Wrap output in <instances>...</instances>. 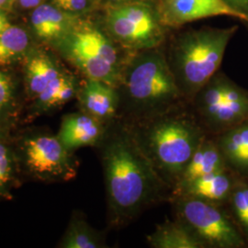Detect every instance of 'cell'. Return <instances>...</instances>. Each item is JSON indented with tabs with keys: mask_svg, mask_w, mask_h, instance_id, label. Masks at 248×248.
Instances as JSON below:
<instances>
[{
	"mask_svg": "<svg viewBox=\"0 0 248 248\" xmlns=\"http://www.w3.org/2000/svg\"><path fill=\"white\" fill-rule=\"evenodd\" d=\"M98 147L110 227H125L153 206L171 200V186L160 177L122 118L108 125Z\"/></svg>",
	"mask_w": 248,
	"mask_h": 248,
	"instance_id": "1",
	"label": "cell"
},
{
	"mask_svg": "<svg viewBox=\"0 0 248 248\" xmlns=\"http://www.w3.org/2000/svg\"><path fill=\"white\" fill-rule=\"evenodd\" d=\"M125 122L141 150L172 189L208 135L187 102L156 115Z\"/></svg>",
	"mask_w": 248,
	"mask_h": 248,
	"instance_id": "2",
	"label": "cell"
},
{
	"mask_svg": "<svg viewBox=\"0 0 248 248\" xmlns=\"http://www.w3.org/2000/svg\"><path fill=\"white\" fill-rule=\"evenodd\" d=\"M118 91L119 117L129 122L159 114L186 102L167 56L158 48L129 56Z\"/></svg>",
	"mask_w": 248,
	"mask_h": 248,
	"instance_id": "3",
	"label": "cell"
},
{
	"mask_svg": "<svg viewBox=\"0 0 248 248\" xmlns=\"http://www.w3.org/2000/svg\"><path fill=\"white\" fill-rule=\"evenodd\" d=\"M236 27L203 29L181 36L167 57L177 86L186 102L213 78L222 62Z\"/></svg>",
	"mask_w": 248,
	"mask_h": 248,
	"instance_id": "4",
	"label": "cell"
},
{
	"mask_svg": "<svg viewBox=\"0 0 248 248\" xmlns=\"http://www.w3.org/2000/svg\"><path fill=\"white\" fill-rule=\"evenodd\" d=\"M53 45L87 78L106 82L117 89L132 54L124 57L121 53L123 47L112 38L96 27L79 22Z\"/></svg>",
	"mask_w": 248,
	"mask_h": 248,
	"instance_id": "5",
	"label": "cell"
},
{
	"mask_svg": "<svg viewBox=\"0 0 248 248\" xmlns=\"http://www.w3.org/2000/svg\"><path fill=\"white\" fill-rule=\"evenodd\" d=\"M208 135L215 136L248 120V95L228 81L214 78L189 103Z\"/></svg>",
	"mask_w": 248,
	"mask_h": 248,
	"instance_id": "6",
	"label": "cell"
},
{
	"mask_svg": "<svg viewBox=\"0 0 248 248\" xmlns=\"http://www.w3.org/2000/svg\"><path fill=\"white\" fill-rule=\"evenodd\" d=\"M106 23L111 38L130 53L158 48L165 40L156 9L142 1L109 6Z\"/></svg>",
	"mask_w": 248,
	"mask_h": 248,
	"instance_id": "7",
	"label": "cell"
},
{
	"mask_svg": "<svg viewBox=\"0 0 248 248\" xmlns=\"http://www.w3.org/2000/svg\"><path fill=\"white\" fill-rule=\"evenodd\" d=\"M19 165L31 177L46 182H64L78 174V161L57 135L35 133L24 136L18 143Z\"/></svg>",
	"mask_w": 248,
	"mask_h": 248,
	"instance_id": "8",
	"label": "cell"
},
{
	"mask_svg": "<svg viewBox=\"0 0 248 248\" xmlns=\"http://www.w3.org/2000/svg\"><path fill=\"white\" fill-rule=\"evenodd\" d=\"M169 202L175 219L186 224L206 248L245 246L239 232L222 212L221 206L187 196L172 197Z\"/></svg>",
	"mask_w": 248,
	"mask_h": 248,
	"instance_id": "9",
	"label": "cell"
},
{
	"mask_svg": "<svg viewBox=\"0 0 248 248\" xmlns=\"http://www.w3.org/2000/svg\"><path fill=\"white\" fill-rule=\"evenodd\" d=\"M156 11L165 27L182 26L198 19L228 16L248 21V15L225 0H158Z\"/></svg>",
	"mask_w": 248,
	"mask_h": 248,
	"instance_id": "10",
	"label": "cell"
},
{
	"mask_svg": "<svg viewBox=\"0 0 248 248\" xmlns=\"http://www.w3.org/2000/svg\"><path fill=\"white\" fill-rule=\"evenodd\" d=\"M80 110L108 125L119 117L118 89L100 80L87 78L77 95Z\"/></svg>",
	"mask_w": 248,
	"mask_h": 248,
	"instance_id": "11",
	"label": "cell"
},
{
	"mask_svg": "<svg viewBox=\"0 0 248 248\" xmlns=\"http://www.w3.org/2000/svg\"><path fill=\"white\" fill-rule=\"evenodd\" d=\"M108 125L80 110L63 116L57 137L70 152L87 146H97L103 140Z\"/></svg>",
	"mask_w": 248,
	"mask_h": 248,
	"instance_id": "12",
	"label": "cell"
},
{
	"mask_svg": "<svg viewBox=\"0 0 248 248\" xmlns=\"http://www.w3.org/2000/svg\"><path fill=\"white\" fill-rule=\"evenodd\" d=\"M225 169H228L217 143L213 136L207 135L178 177L172 189V196L196 179Z\"/></svg>",
	"mask_w": 248,
	"mask_h": 248,
	"instance_id": "13",
	"label": "cell"
},
{
	"mask_svg": "<svg viewBox=\"0 0 248 248\" xmlns=\"http://www.w3.org/2000/svg\"><path fill=\"white\" fill-rule=\"evenodd\" d=\"M77 22L75 15L62 11L53 4H41L33 9L31 17V27L37 37L53 44L67 34Z\"/></svg>",
	"mask_w": 248,
	"mask_h": 248,
	"instance_id": "14",
	"label": "cell"
},
{
	"mask_svg": "<svg viewBox=\"0 0 248 248\" xmlns=\"http://www.w3.org/2000/svg\"><path fill=\"white\" fill-rule=\"evenodd\" d=\"M24 59L25 90L28 97L33 100L64 71L51 55L44 51H31Z\"/></svg>",
	"mask_w": 248,
	"mask_h": 248,
	"instance_id": "15",
	"label": "cell"
},
{
	"mask_svg": "<svg viewBox=\"0 0 248 248\" xmlns=\"http://www.w3.org/2000/svg\"><path fill=\"white\" fill-rule=\"evenodd\" d=\"M234 184L228 169L200 177L172 197L187 196L221 206L229 201Z\"/></svg>",
	"mask_w": 248,
	"mask_h": 248,
	"instance_id": "16",
	"label": "cell"
},
{
	"mask_svg": "<svg viewBox=\"0 0 248 248\" xmlns=\"http://www.w3.org/2000/svg\"><path fill=\"white\" fill-rule=\"evenodd\" d=\"M222 153L227 169L248 174V120L213 136Z\"/></svg>",
	"mask_w": 248,
	"mask_h": 248,
	"instance_id": "17",
	"label": "cell"
},
{
	"mask_svg": "<svg viewBox=\"0 0 248 248\" xmlns=\"http://www.w3.org/2000/svg\"><path fill=\"white\" fill-rule=\"evenodd\" d=\"M79 87L75 77L63 72L33 99L31 113L33 116L44 114L63 106L77 98Z\"/></svg>",
	"mask_w": 248,
	"mask_h": 248,
	"instance_id": "18",
	"label": "cell"
},
{
	"mask_svg": "<svg viewBox=\"0 0 248 248\" xmlns=\"http://www.w3.org/2000/svg\"><path fill=\"white\" fill-rule=\"evenodd\" d=\"M146 241L153 248H206L195 233L177 219L156 225Z\"/></svg>",
	"mask_w": 248,
	"mask_h": 248,
	"instance_id": "19",
	"label": "cell"
},
{
	"mask_svg": "<svg viewBox=\"0 0 248 248\" xmlns=\"http://www.w3.org/2000/svg\"><path fill=\"white\" fill-rule=\"evenodd\" d=\"M62 248H108L104 232L93 228L85 216L75 212L69 224L59 242Z\"/></svg>",
	"mask_w": 248,
	"mask_h": 248,
	"instance_id": "20",
	"label": "cell"
},
{
	"mask_svg": "<svg viewBox=\"0 0 248 248\" xmlns=\"http://www.w3.org/2000/svg\"><path fill=\"white\" fill-rule=\"evenodd\" d=\"M31 39L21 27L10 25L0 34V65L23 59L30 52Z\"/></svg>",
	"mask_w": 248,
	"mask_h": 248,
	"instance_id": "21",
	"label": "cell"
},
{
	"mask_svg": "<svg viewBox=\"0 0 248 248\" xmlns=\"http://www.w3.org/2000/svg\"><path fill=\"white\" fill-rule=\"evenodd\" d=\"M19 168L17 152L4 136L0 137V201L13 198L12 191L17 184Z\"/></svg>",
	"mask_w": 248,
	"mask_h": 248,
	"instance_id": "22",
	"label": "cell"
},
{
	"mask_svg": "<svg viewBox=\"0 0 248 248\" xmlns=\"http://www.w3.org/2000/svg\"><path fill=\"white\" fill-rule=\"evenodd\" d=\"M16 107L15 84L8 73L0 69V120L7 124Z\"/></svg>",
	"mask_w": 248,
	"mask_h": 248,
	"instance_id": "23",
	"label": "cell"
},
{
	"mask_svg": "<svg viewBox=\"0 0 248 248\" xmlns=\"http://www.w3.org/2000/svg\"><path fill=\"white\" fill-rule=\"evenodd\" d=\"M229 201L237 222L248 236V185H234Z\"/></svg>",
	"mask_w": 248,
	"mask_h": 248,
	"instance_id": "24",
	"label": "cell"
},
{
	"mask_svg": "<svg viewBox=\"0 0 248 248\" xmlns=\"http://www.w3.org/2000/svg\"><path fill=\"white\" fill-rule=\"evenodd\" d=\"M52 4L64 12L78 15L90 8L92 0H53Z\"/></svg>",
	"mask_w": 248,
	"mask_h": 248,
	"instance_id": "25",
	"label": "cell"
},
{
	"mask_svg": "<svg viewBox=\"0 0 248 248\" xmlns=\"http://www.w3.org/2000/svg\"><path fill=\"white\" fill-rule=\"evenodd\" d=\"M43 0H14L21 9H34L42 4Z\"/></svg>",
	"mask_w": 248,
	"mask_h": 248,
	"instance_id": "26",
	"label": "cell"
},
{
	"mask_svg": "<svg viewBox=\"0 0 248 248\" xmlns=\"http://www.w3.org/2000/svg\"><path fill=\"white\" fill-rule=\"evenodd\" d=\"M9 17L4 9H0V34L8 28L10 26Z\"/></svg>",
	"mask_w": 248,
	"mask_h": 248,
	"instance_id": "27",
	"label": "cell"
},
{
	"mask_svg": "<svg viewBox=\"0 0 248 248\" xmlns=\"http://www.w3.org/2000/svg\"><path fill=\"white\" fill-rule=\"evenodd\" d=\"M228 4H230L231 6H232L235 9H240L243 8H248V0H225Z\"/></svg>",
	"mask_w": 248,
	"mask_h": 248,
	"instance_id": "28",
	"label": "cell"
},
{
	"mask_svg": "<svg viewBox=\"0 0 248 248\" xmlns=\"http://www.w3.org/2000/svg\"><path fill=\"white\" fill-rule=\"evenodd\" d=\"M106 1L109 6H115V5H121V4H124V3L135 1V0H106Z\"/></svg>",
	"mask_w": 248,
	"mask_h": 248,
	"instance_id": "29",
	"label": "cell"
},
{
	"mask_svg": "<svg viewBox=\"0 0 248 248\" xmlns=\"http://www.w3.org/2000/svg\"><path fill=\"white\" fill-rule=\"evenodd\" d=\"M14 2V0H0V9H5Z\"/></svg>",
	"mask_w": 248,
	"mask_h": 248,
	"instance_id": "30",
	"label": "cell"
},
{
	"mask_svg": "<svg viewBox=\"0 0 248 248\" xmlns=\"http://www.w3.org/2000/svg\"><path fill=\"white\" fill-rule=\"evenodd\" d=\"M5 127H7V124L5 123H3L1 120H0V137L1 136H4V129Z\"/></svg>",
	"mask_w": 248,
	"mask_h": 248,
	"instance_id": "31",
	"label": "cell"
}]
</instances>
